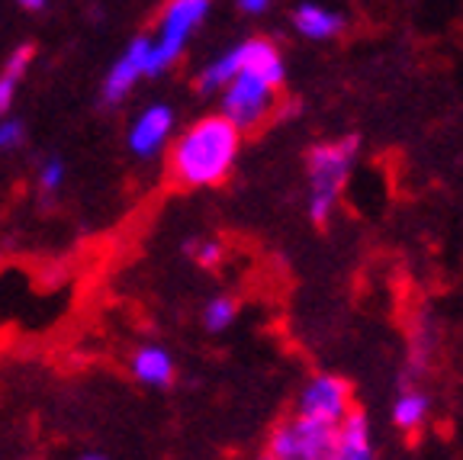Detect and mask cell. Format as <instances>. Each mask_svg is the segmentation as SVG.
<instances>
[{
    "label": "cell",
    "instance_id": "1",
    "mask_svg": "<svg viewBox=\"0 0 463 460\" xmlns=\"http://www.w3.org/2000/svg\"><path fill=\"white\" fill-rule=\"evenodd\" d=\"M241 151V129L222 113H206L184 126L167 149V171L190 190L219 187Z\"/></svg>",
    "mask_w": 463,
    "mask_h": 460
},
{
    "label": "cell",
    "instance_id": "2",
    "mask_svg": "<svg viewBox=\"0 0 463 460\" xmlns=\"http://www.w3.org/2000/svg\"><path fill=\"white\" fill-rule=\"evenodd\" d=\"M357 136H341L312 145L306 155V213L316 225H328L335 216V206L357 161Z\"/></svg>",
    "mask_w": 463,
    "mask_h": 460
},
{
    "label": "cell",
    "instance_id": "3",
    "mask_svg": "<svg viewBox=\"0 0 463 460\" xmlns=\"http://www.w3.org/2000/svg\"><path fill=\"white\" fill-rule=\"evenodd\" d=\"M260 74L264 81H270L274 87H283L287 81V62H283L280 49H277L270 39L264 36H251L235 43L232 49H225L222 55H216L210 65L203 68L196 87L203 94H219L232 78L239 74Z\"/></svg>",
    "mask_w": 463,
    "mask_h": 460
},
{
    "label": "cell",
    "instance_id": "4",
    "mask_svg": "<svg viewBox=\"0 0 463 460\" xmlns=\"http://www.w3.org/2000/svg\"><path fill=\"white\" fill-rule=\"evenodd\" d=\"M210 16V0H167L161 7L158 29L152 36V49H148V74L158 78L167 68L177 65V58L196 36V29Z\"/></svg>",
    "mask_w": 463,
    "mask_h": 460
},
{
    "label": "cell",
    "instance_id": "5",
    "mask_svg": "<svg viewBox=\"0 0 463 460\" xmlns=\"http://www.w3.org/2000/svg\"><path fill=\"white\" fill-rule=\"evenodd\" d=\"M335 447L332 425L312 422V418L289 412L270 428L258 460H328Z\"/></svg>",
    "mask_w": 463,
    "mask_h": 460
},
{
    "label": "cell",
    "instance_id": "6",
    "mask_svg": "<svg viewBox=\"0 0 463 460\" xmlns=\"http://www.w3.org/2000/svg\"><path fill=\"white\" fill-rule=\"evenodd\" d=\"M277 91H280V87H274L270 81L260 78V74L245 72V74H239V78H232L229 84L219 91V97H222V101H219V113L235 122L241 132L258 129V126H264V120L274 113Z\"/></svg>",
    "mask_w": 463,
    "mask_h": 460
},
{
    "label": "cell",
    "instance_id": "7",
    "mask_svg": "<svg viewBox=\"0 0 463 460\" xmlns=\"http://www.w3.org/2000/svg\"><path fill=\"white\" fill-rule=\"evenodd\" d=\"M293 412L312 418V422L338 428V425L354 412V389L338 374H312L309 380L299 387L297 409Z\"/></svg>",
    "mask_w": 463,
    "mask_h": 460
},
{
    "label": "cell",
    "instance_id": "8",
    "mask_svg": "<svg viewBox=\"0 0 463 460\" xmlns=\"http://www.w3.org/2000/svg\"><path fill=\"white\" fill-rule=\"evenodd\" d=\"M177 113L167 103H148L142 107L129 122V132H126V145L136 158L148 161L155 155H161L165 149H171L174 136H177Z\"/></svg>",
    "mask_w": 463,
    "mask_h": 460
},
{
    "label": "cell",
    "instance_id": "9",
    "mask_svg": "<svg viewBox=\"0 0 463 460\" xmlns=\"http://www.w3.org/2000/svg\"><path fill=\"white\" fill-rule=\"evenodd\" d=\"M148 49H152V39L148 36H136L129 45L123 49V55L116 58L113 65H109L107 78H103L100 87V97L103 103H123L126 97L136 91L138 81L152 78L148 74Z\"/></svg>",
    "mask_w": 463,
    "mask_h": 460
},
{
    "label": "cell",
    "instance_id": "10",
    "mask_svg": "<svg viewBox=\"0 0 463 460\" xmlns=\"http://www.w3.org/2000/svg\"><path fill=\"white\" fill-rule=\"evenodd\" d=\"M289 26L297 36L309 39V43H328L345 29V16L326 4H318V0H299L289 14Z\"/></svg>",
    "mask_w": 463,
    "mask_h": 460
},
{
    "label": "cell",
    "instance_id": "11",
    "mask_svg": "<svg viewBox=\"0 0 463 460\" xmlns=\"http://www.w3.org/2000/svg\"><path fill=\"white\" fill-rule=\"evenodd\" d=\"M328 460H376L373 428H370L367 412L354 409L335 428V447Z\"/></svg>",
    "mask_w": 463,
    "mask_h": 460
},
{
    "label": "cell",
    "instance_id": "12",
    "mask_svg": "<svg viewBox=\"0 0 463 460\" xmlns=\"http://www.w3.org/2000/svg\"><path fill=\"white\" fill-rule=\"evenodd\" d=\"M431 418V396L415 383H405L390 406V422L402 435H419Z\"/></svg>",
    "mask_w": 463,
    "mask_h": 460
},
{
    "label": "cell",
    "instance_id": "13",
    "mask_svg": "<svg viewBox=\"0 0 463 460\" xmlns=\"http://www.w3.org/2000/svg\"><path fill=\"white\" fill-rule=\"evenodd\" d=\"M129 370L142 387H155V389H165L174 383L177 377V367H174V358L167 348L161 345H142L132 351L129 358Z\"/></svg>",
    "mask_w": 463,
    "mask_h": 460
},
{
    "label": "cell",
    "instance_id": "14",
    "mask_svg": "<svg viewBox=\"0 0 463 460\" xmlns=\"http://www.w3.org/2000/svg\"><path fill=\"white\" fill-rule=\"evenodd\" d=\"M33 58H36V49L29 43H23L10 52L4 68H0V120L10 116V110H14V101L20 94V84L26 78L29 65H33Z\"/></svg>",
    "mask_w": 463,
    "mask_h": 460
},
{
    "label": "cell",
    "instance_id": "15",
    "mask_svg": "<svg viewBox=\"0 0 463 460\" xmlns=\"http://www.w3.org/2000/svg\"><path fill=\"white\" fill-rule=\"evenodd\" d=\"M235 319H239V302L232 300V296L219 293V296H210L206 300V306H203V325L210 331H225L235 325Z\"/></svg>",
    "mask_w": 463,
    "mask_h": 460
},
{
    "label": "cell",
    "instance_id": "16",
    "mask_svg": "<svg viewBox=\"0 0 463 460\" xmlns=\"http://www.w3.org/2000/svg\"><path fill=\"white\" fill-rule=\"evenodd\" d=\"M65 177H68L65 161L58 158V155H49V158L39 165L36 184H39V190H43V196H55L58 190L65 187Z\"/></svg>",
    "mask_w": 463,
    "mask_h": 460
},
{
    "label": "cell",
    "instance_id": "17",
    "mask_svg": "<svg viewBox=\"0 0 463 460\" xmlns=\"http://www.w3.org/2000/svg\"><path fill=\"white\" fill-rule=\"evenodd\" d=\"M184 248L200 267H216L222 261V242L219 238H187Z\"/></svg>",
    "mask_w": 463,
    "mask_h": 460
},
{
    "label": "cell",
    "instance_id": "18",
    "mask_svg": "<svg viewBox=\"0 0 463 460\" xmlns=\"http://www.w3.org/2000/svg\"><path fill=\"white\" fill-rule=\"evenodd\" d=\"M26 142V126L16 116H4L0 120V155H10Z\"/></svg>",
    "mask_w": 463,
    "mask_h": 460
},
{
    "label": "cell",
    "instance_id": "19",
    "mask_svg": "<svg viewBox=\"0 0 463 460\" xmlns=\"http://www.w3.org/2000/svg\"><path fill=\"white\" fill-rule=\"evenodd\" d=\"M270 4H274V0H235V7H239V14H245V16H260V14H268Z\"/></svg>",
    "mask_w": 463,
    "mask_h": 460
},
{
    "label": "cell",
    "instance_id": "20",
    "mask_svg": "<svg viewBox=\"0 0 463 460\" xmlns=\"http://www.w3.org/2000/svg\"><path fill=\"white\" fill-rule=\"evenodd\" d=\"M16 7H23V10H45V4L49 0H14Z\"/></svg>",
    "mask_w": 463,
    "mask_h": 460
},
{
    "label": "cell",
    "instance_id": "21",
    "mask_svg": "<svg viewBox=\"0 0 463 460\" xmlns=\"http://www.w3.org/2000/svg\"><path fill=\"white\" fill-rule=\"evenodd\" d=\"M74 460H107V454H100V451H84V454H78Z\"/></svg>",
    "mask_w": 463,
    "mask_h": 460
}]
</instances>
